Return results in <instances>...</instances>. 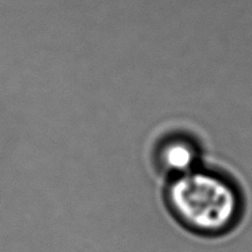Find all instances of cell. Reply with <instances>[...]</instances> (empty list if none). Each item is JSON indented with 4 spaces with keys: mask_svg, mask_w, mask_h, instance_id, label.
Listing matches in <instances>:
<instances>
[{
    "mask_svg": "<svg viewBox=\"0 0 252 252\" xmlns=\"http://www.w3.org/2000/svg\"><path fill=\"white\" fill-rule=\"evenodd\" d=\"M166 201L175 218L201 235H220L230 230L240 216V196L221 175L198 169L174 177Z\"/></svg>",
    "mask_w": 252,
    "mask_h": 252,
    "instance_id": "6da1fadb",
    "label": "cell"
},
{
    "mask_svg": "<svg viewBox=\"0 0 252 252\" xmlns=\"http://www.w3.org/2000/svg\"><path fill=\"white\" fill-rule=\"evenodd\" d=\"M199 158L198 145L185 135L167 138L158 149V162L162 171L169 174L171 179L198 169Z\"/></svg>",
    "mask_w": 252,
    "mask_h": 252,
    "instance_id": "7a4b0ae2",
    "label": "cell"
}]
</instances>
